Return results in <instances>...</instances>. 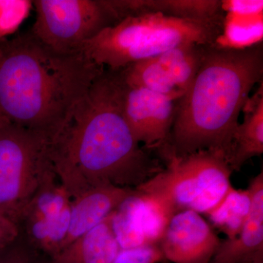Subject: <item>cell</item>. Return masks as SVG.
I'll list each match as a JSON object with an SVG mask.
<instances>
[{"mask_svg":"<svg viewBox=\"0 0 263 263\" xmlns=\"http://www.w3.org/2000/svg\"><path fill=\"white\" fill-rule=\"evenodd\" d=\"M123 91L120 72L105 69L53 143L55 173L72 200L105 185L136 190L164 169L133 136Z\"/></svg>","mask_w":263,"mask_h":263,"instance_id":"cell-1","label":"cell"},{"mask_svg":"<svg viewBox=\"0 0 263 263\" xmlns=\"http://www.w3.org/2000/svg\"><path fill=\"white\" fill-rule=\"evenodd\" d=\"M105 68L65 54L30 32L0 41V119L56 141Z\"/></svg>","mask_w":263,"mask_h":263,"instance_id":"cell-2","label":"cell"},{"mask_svg":"<svg viewBox=\"0 0 263 263\" xmlns=\"http://www.w3.org/2000/svg\"><path fill=\"white\" fill-rule=\"evenodd\" d=\"M262 78V43L245 48L207 46L196 76L178 100L164 157L208 150L226 159L240 114Z\"/></svg>","mask_w":263,"mask_h":263,"instance_id":"cell-3","label":"cell"},{"mask_svg":"<svg viewBox=\"0 0 263 263\" xmlns=\"http://www.w3.org/2000/svg\"><path fill=\"white\" fill-rule=\"evenodd\" d=\"M224 13L197 21L149 13L127 17L104 29L82 53L107 70L119 71L183 44H215L223 30Z\"/></svg>","mask_w":263,"mask_h":263,"instance_id":"cell-4","label":"cell"},{"mask_svg":"<svg viewBox=\"0 0 263 263\" xmlns=\"http://www.w3.org/2000/svg\"><path fill=\"white\" fill-rule=\"evenodd\" d=\"M52 153L46 137L0 119V214L18 224L40 189L57 176Z\"/></svg>","mask_w":263,"mask_h":263,"instance_id":"cell-5","label":"cell"},{"mask_svg":"<svg viewBox=\"0 0 263 263\" xmlns=\"http://www.w3.org/2000/svg\"><path fill=\"white\" fill-rule=\"evenodd\" d=\"M165 167L136 190L160 194L176 212L193 210L206 214L226 197L232 186L230 168L222 152L200 151L163 159Z\"/></svg>","mask_w":263,"mask_h":263,"instance_id":"cell-6","label":"cell"},{"mask_svg":"<svg viewBox=\"0 0 263 263\" xmlns=\"http://www.w3.org/2000/svg\"><path fill=\"white\" fill-rule=\"evenodd\" d=\"M30 32L53 51L82 53L85 44L119 22L109 0H35Z\"/></svg>","mask_w":263,"mask_h":263,"instance_id":"cell-7","label":"cell"},{"mask_svg":"<svg viewBox=\"0 0 263 263\" xmlns=\"http://www.w3.org/2000/svg\"><path fill=\"white\" fill-rule=\"evenodd\" d=\"M178 100L124 82L122 110L128 126L140 144L160 155L167 149Z\"/></svg>","mask_w":263,"mask_h":263,"instance_id":"cell-8","label":"cell"},{"mask_svg":"<svg viewBox=\"0 0 263 263\" xmlns=\"http://www.w3.org/2000/svg\"><path fill=\"white\" fill-rule=\"evenodd\" d=\"M221 241L201 214L176 213L159 245L165 260L173 263H210Z\"/></svg>","mask_w":263,"mask_h":263,"instance_id":"cell-9","label":"cell"},{"mask_svg":"<svg viewBox=\"0 0 263 263\" xmlns=\"http://www.w3.org/2000/svg\"><path fill=\"white\" fill-rule=\"evenodd\" d=\"M252 205L240 234L221 241L210 263H263V172L249 183Z\"/></svg>","mask_w":263,"mask_h":263,"instance_id":"cell-10","label":"cell"},{"mask_svg":"<svg viewBox=\"0 0 263 263\" xmlns=\"http://www.w3.org/2000/svg\"><path fill=\"white\" fill-rule=\"evenodd\" d=\"M136 190L119 186H98L71 201L70 219L64 247L105 221Z\"/></svg>","mask_w":263,"mask_h":263,"instance_id":"cell-11","label":"cell"},{"mask_svg":"<svg viewBox=\"0 0 263 263\" xmlns=\"http://www.w3.org/2000/svg\"><path fill=\"white\" fill-rule=\"evenodd\" d=\"M119 21L149 13L203 21L224 14L218 0H110Z\"/></svg>","mask_w":263,"mask_h":263,"instance_id":"cell-12","label":"cell"},{"mask_svg":"<svg viewBox=\"0 0 263 263\" xmlns=\"http://www.w3.org/2000/svg\"><path fill=\"white\" fill-rule=\"evenodd\" d=\"M242 113L243 121L233 135L226 160L230 168L238 171L252 157L263 153V81L249 97Z\"/></svg>","mask_w":263,"mask_h":263,"instance_id":"cell-13","label":"cell"},{"mask_svg":"<svg viewBox=\"0 0 263 263\" xmlns=\"http://www.w3.org/2000/svg\"><path fill=\"white\" fill-rule=\"evenodd\" d=\"M110 216L49 258L48 263H113L120 247Z\"/></svg>","mask_w":263,"mask_h":263,"instance_id":"cell-14","label":"cell"},{"mask_svg":"<svg viewBox=\"0 0 263 263\" xmlns=\"http://www.w3.org/2000/svg\"><path fill=\"white\" fill-rule=\"evenodd\" d=\"M129 202L147 245H159L177 213L173 204L160 194L138 190L129 197Z\"/></svg>","mask_w":263,"mask_h":263,"instance_id":"cell-15","label":"cell"},{"mask_svg":"<svg viewBox=\"0 0 263 263\" xmlns=\"http://www.w3.org/2000/svg\"><path fill=\"white\" fill-rule=\"evenodd\" d=\"M206 46L187 43L155 57L183 95L187 91L200 69Z\"/></svg>","mask_w":263,"mask_h":263,"instance_id":"cell-16","label":"cell"},{"mask_svg":"<svg viewBox=\"0 0 263 263\" xmlns=\"http://www.w3.org/2000/svg\"><path fill=\"white\" fill-rule=\"evenodd\" d=\"M251 205L249 189L235 190L232 186L222 201L205 215L213 226L227 235V239L233 240L240 234L248 218Z\"/></svg>","mask_w":263,"mask_h":263,"instance_id":"cell-17","label":"cell"},{"mask_svg":"<svg viewBox=\"0 0 263 263\" xmlns=\"http://www.w3.org/2000/svg\"><path fill=\"white\" fill-rule=\"evenodd\" d=\"M124 84L143 88L179 100L183 93L174 84L155 57L142 60L119 70Z\"/></svg>","mask_w":263,"mask_h":263,"instance_id":"cell-18","label":"cell"},{"mask_svg":"<svg viewBox=\"0 0 263 263\" xmlns=\"http://www.w3.org/2000/svg\"><path fill=\"white\" fill-rule=\"evenodd\" d=\"M262 15L239 16L224 13V25L216 44L223 47L245 48L262 43Z\"/></svg>","mask_w":263,"mask_h":263,"instance_id":"cell-19","label":"cell"},{"mask_svg":"<svg viewBox=\"0 0 263 263\" xmlns=\"http://www.w3.org/2000/svg\"><path fill=\"white\" fill-rule=\"evenodd\" d=\"M128 198L110 216V226L120 249L148 245L133 215Z\"/></svg>","mask_w":263,"mask_h":263,"instance_id":"cell-20","label":"cell"},{"mask_svg":"<svg viewBox=\"0 0 263 263\" xmlns=\"http://www.w3.org/2000/svg\"><path fill=\"white\" fill-rule=\"evenodd\" d=\"M32 8L30 0H0V41L18 30Z\"/></svg>","mask_w":263,"mask_h":263,"instance_id":"cell-21","label":"cell"},{"mask_svg":"<svg viewBox=\"0 0 263 263\" xmlns=\"http://www.w3.org/2000/svg\"><path fill=\"white\" fill-rule=\"evenodd\" d=\"M165 260L159 245L120 249L113 263H159Z\"/></svg>","mask_w":263,"mask_h":263,"instance_id":"cell-22","label":"cell"},{"mask_svg":"<svg viewBox=\"0 0 263 263\" xmlns=\"http://www.w3.org/2000/svg\"><path fill=\"white\" fill-rule=\"evenodd\" d=\"M41 256L18 234L13 243L0 250V263H42Z\"/></svg>","mask_w":263,"mask_h":263,"instance_id":"cell-23","label":"cell"},{"mask_svg":"<svg viewBox=\"0 0 263 263\" xmlns=\"http://www.w3.org/2000/svg\"><path fill=\"white\" fill-rule=\"evenodd\" d=\"M223 12L239 16L262 15L263 1H221Z\"/></svg>","mask_w":263,"mask_h":263,"instance_id":"cell-24","label":"cell"},{"mask_svg":"<svg viewBox=\"0 0 263 263\" xmlns=\"http://www.w3.org/2000/svg\"><path fill=\"white\" fill-rule=\"evenodd\" d=\"M18 234L17 224L0 214V250L13 243L18 238Z\"/></svg>","mask_w":263,"mask_h":263,"instance_id":"cell-25","label":"cell"}]
</instances>
